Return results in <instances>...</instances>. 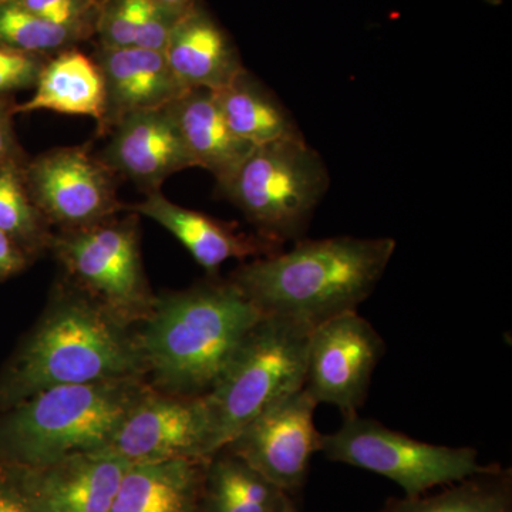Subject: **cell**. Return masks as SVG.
<instances>
[{"label": "cell", "instance_id": "30bf717a", "mask_svg": "<svg viewBox=\"0 0 512 512\" xmlns=\"http://www.w3.org/2000/svg\"><path fill=\"white\" fill-rule=\"evenodd\" d=\"M384 350L382 336L359 312L333 316L312 329L303 389L316 404L357 414Z\"/></svg>", "mask_w": 512, "mask_h": 512}, {"label": "cell", "instance_id": "9a60e30c", "mask_svg": "<svg viewBox=\"0 0 512 512\" xmlns=\"http://www.w3.org/2000/svg\"><path fill=\"white\" fill-rule=\"evenodd\" d=\"M130 466L109 454L83 453L43 467L23 468L37 512H110Z\"/></svg>", "mask_w": 512, "mask_h": 512}, {"label": "cell", "instance_id": "d6a6232c", "mask_svg": "<svg viewBox=\"0 0 512 512\" xmlns=\"http://www.w3.org/2000/svg\"><path fill=\"white\" fill-rule=\"evenodd\" d=\"M148 2L157 6V8L170 10V12L178 13V15H184L192 6L198 3L197 0H148Z\"/></svg>", "mask_w": 512, "mask_h": 512}, {"label": "cell", "instance_id": "5b68a950", "mask_svg": "<svg viewBox=\"0 0 512 512\" xmlns=\"http://www.w3.org/2000/svg\"><path fill=\"white\" fill-rule=\"evenodd\" d=\"M311 326L262 316L204 394L207 456L228 446L269 404L305 386Z\"/></svg>", "mask_w": 512, "mask_h": 512}, {"label": "cell", "instance_id": "d590c367", "mask_svg": "<svg viewBox=\"0 0 512 512\" xmlns=\"http://www.w3.org/2000/svg\"><path fill=\"white\" fill-rule=\"evenodd\" d=\"M6 2H10V0H0V5H2V3H6Z\"/></svg>", "mask_w": 512, "mask_h": 512}, {"label": "cell", "instance_id": "1f68e13d", "mask_svg": "<svg viewBox=\"0 0 512 512\" xmlns=\"http://www.w3.org/2000/svg\"><path fill=\"white\" fill-rule=\"evenodd\" d=\"M29 261V256L8 235L0 231V281L20 274Z\"/></svg>", "mask_w": 512, "mask_h": 512}, {"label": "cell", "instance_id": "4dcf8cb0", "mask_svg": "<svg viewBox=\"0 0 512 512\" xmlns=\"http://www.w3.org/2000/svg\"><path fill=\"white\" fill-rule=\"evenodd\" d=\"M15 100L10 96H0V167L10 161L26 158L16 137Z\"/></svg>", "mask_w": 512, "mask_h": 512}, {"label": "cell", "instance_id": "83f0119b", "mask_svg": "<svg viewBox=\"0 0 512 512\" xmlns=\"http://www.w3.org/2000/svg\"><path fill=\"white\" fill-rule=\"evenodd\" d=\"M49 57L22 52L0 43V96L35 89Z\"/></svg>", "mask_w": 512, "mask_h": 512}, {"label": "cell", "instance_id": "9c48e42d", "mask_svg": "<svg viewBox=\"0 0 512 512\" xmlns=\"http://www.w3.org/2000/svg\"><path fill=\"white\" fill-rule=\"evenodd\" d=\"M23 174L37 210L59 231L99 224L126 208L117 195L116 174L86 146L39 154L26 160Z\"/></svg>", "mask_w": 512, "mask_h": 512}, {"label": "cell", "instance_id": "5bb4252c", "mask_svg": "<svg viewBox=\"0 0 512 512\" xmlns=\"http://www.w3.org/2000/svg\"><path fill=\"white\" fill-rule=\"evenodd\" d=\"M99 66L106 92V110L99 133L111 128L131 114L164 109L187 92L164 53L141 47H99L93 56Z\"/></svg>", "mask_w": 512, "mask_h": 512}, {"label": "cell", "instance_id": "7c38bea8", "mask_svg": "<svg viewBox=\"0 0 512 512\" xmlns=\"http://www.w3.org/2000/svg\"><path fill=\"white\" fill-rule=\"evenodd\" d=\"M208 416L204 399L148 390L128 412L109 446L100 453L127 463L210 460Z\"/></svg>", "mask_w": 512, "mask_h": 512}, {"label": "cell", "instance_id": "277c9868", "mask_svg": "<svg viewBox=\"0 0 512 512\" xmlns=\"http://www.w3.org/2000/svg\"><path fill=\"white\" fill-rule=\"evenodd\" d=\"M148 390L138 377L43 390L0 413V463L37 468L100 453Z\"/></svg>", "mask_w": 512, "mask_h": 512}, {"label": "cell", "instance_id": "6da1fadb", "mask_svg": "<svg viewBox=\"0 0 512 512\" xmlns=\"http://www.w3.org/2000/svg\"><path fill=\"white\" fill-rule=\"evenodd\" d=\"M394 251L393 238L298 239L291 251L242 264L229 281L262 315L315 328L357 311L375 291Z\"/></svg>", "mask_w": 512, "mask_h": 512}, {"label": "cell", "instance_id": "f1b7e54d", "mask_svg": "<svg viewBox=\"0 0 512 512\" xmlns=\"http://www.w3.org/2000/svg\"><path fill=\"white\" fill-rule=\"evenodd\" d=\"M0 512H37L30 497L25 468L0 463Z\"/></svg>", "mask_w": 512, "mask_h": 512}, {"label": "cell", "instance_id": "ba28073f", "mask_svg": "<svg viewBox=\"0 0 512 512\" xmlns=\"http://www.w3.org/2000/svg\"><path fill=\"white\" fill-rule=\"evenodd\" d=\"M319 453L335 463L389 478L406 497H419L494 467L478 463L474 448L423 443L357 414L345 416L335 433L320 436Z\"/></svg>", "mask_w": 512, "mask_h": 512}, {"label": "cell", "instance_id": "484cf974", "mask_svg": "<svg viewBox=\"0 0 512 512\" xmlns=\"http://www.w3.org/2000/svg\"><path fill=\"white\" fill-rule=\"evenodd\" d=\"M150 5L148 0H106L101 3L96 28L100 47L134 46Z\"/></svg>", "mask_w": 512, "mask_h": 512}, {"label": "cell", "instance_id": "44dd1931", "mask_svg": "<svg viewBox=\"0 0 512 512\" xmlns=\"http://www.w3.org/2000/svg\"><path fill=\"white\" fill-rule=\"evenodd\" d=\"M214 93L228 127L249 146L302 136L291 111L247 69Z\"/></svg>", "mask_w": 512, "mask_h": 512}, {"label": "cell", "instance_id": "2e32d148", "mask_svg": "<svg viewBox=\"0 0 512 512\" xmlns=\"http://www.w3.org/2000/svg\"><path fill=\"white\" fill-rule=\"evenodd\" d=\"M124 210L151 218L171 232L210 275L217 274L229 259L261 258L282 248L258 234H244L235 225L180 207L161 191L150 192L146 200L130 207L126 205Z\"/></svg>", "mask_w": 512, "mask_h": 512}, {"label": "cell", "instance_id": "d6986e66", "mask_svg": "<svg viewBox=\"0 0 512 512\" xmlns=\"http://www.w3.org/2000/svg\"><path fill=\"white\" fill-rule=\"evenodd\" d=\"M208 460L131 464L110 512H200Z\"/></svg>", "mask_w": 512, "mask_h": 512}, {"label": "cell", "instance_id": "52a82bcc", "mask_svg": "<svg viewBox=\"0 0 512 512\" xmlns=\"http://www.w3.org/2000/svg\"><path fill=\"white\" fill-rule=\"evenodd\" d=\"M140 215H119L89 227L53 234L49 249L76 288L110 315L130 325L146 319L154 296L140 252Z\"/></svg>", "mask_w": 512, "mask_h": 512}, {"label": "cell", "instance_id": "603a6c76", "mask_svg": "<svg viewBox=\"0 0 512 512\" xmlns=\"http://www.w3.org/2000/svg\"><path fill=\"white\" fill-rule=\"evenodd\" d=\"M380 512H512V474L500 466L441 493L390 498Z\"/></svg>", "mask_w": 512, "mask_h": 512}, {"label": "cell", "instance_id": "4fadbf2b", "mask_svg": "<svg viewBox=\"0 0 512 512\" xmlns=\"http://www.w3.org/2000/svg\"><path fill=\"white\" fill-rule=\"evenodd\" d=\"M109 134L100 160L147 194L160 191L171 175L195 167L167 107L131 114Z\"/></svg>", "mask_w": 512, "mask_h": 512}, {"label": "cell", "instance_id": "836d02e7", "mask_svg": "<svg viewBox=\"0 0 512 512\" xmlns=\"http://www.w3.org/2000/svg\"><path fill=\"white\" fill-rule=\"evenodd\" d=\"M279 512H299V511H298V508H296V505H295V503H293L292 498H291V500H289L288 503H286L285 507L282 508V510Z\"/></svg>", "mask_w": 512, "mask_h": 512}, {"label": "cell", "instance_id": "ffe728a7", "mask_svg": "<svg viewBox=\"0 0 512 512\" xmlns=\"http://www.w3.org/2000/svg\"><path fill=\"white\" fill-rule=\"evenodd\" d=\"M39 110L90 117L99 126L106 110V92L96 60L73 47L49 57L32 99L16 104L15 109L16 114Z\"/></svg>", "mask_w": 512, "mask_h": 512}, {"label": "cell", "instance_id": "cb8c5ba5", "mask_svg": "<svg viewBox=\"0 0 512 512\" xmlns=\"http://www.w3.org/2000/svg\"><path fill=\"white\" fill-rule=\"evenodd\" d=\"M26 160L10 161L0 167V231L32 258L49 249L53 232L26 187Z\"/></svg>", "mask_w": 512, "mask_h": 512}, {"label": "cell", "instance_id": "e575fe53", "mask_svg": "<svg viewBox=\"0 0 512 512\" xmlns=\"http://www.w3.org/2000/svg\"><path fill=\"white\" fill-rule=\"evenodd\" d=\"M488 3H491V5H500L501 0H487Z\"/></svg>", "mask_w": 512, "mask_h": 512}, {"label": "cell", "instance_id": "3957f363", "mask_svg": "<svg viewBox=\"0 0 512 512\" xmlns=\"http://www.w3.org/2000/svg\"><path fill=\"white\" fill-rule=\"evenodd\" d=\"M143 372L126 325L84 293L60 292L0 376V413L52 387Z\"/></svg>", "mask_w": 512, "mask_h": 512}, {"label": "cell", "instance_id": "d4e9b609", "mask_svg": "<svg viewBox=\"0 0 512 512\" xmlns=\"http://www.w3.org/2000/svg\"><path fill=\"white\" fill-rule=\"evenodd\" d=\"M83 39L72 29L39 18L15 0L0 5V43L3 45L33 55L50 56L72 49Z\"/></svg>", "mask_w": 512, "mask_h": 512}, {"label": "cell", "instance_id": "ac0fdd59", "mask_svg": "<svg viewBox=\"0 0 512 512\" xmlns=\"http://www.w3.org/2000/svg\"><path fill=\"white\" fill-rule=\"evenodd\" d=\"M167 110L195 167L210 171L218 188L224 187L254 147L232 133L215 93L205 89L187 90L168 104Z\"/></svg>", "mask_w": 512, "mask_h": 512}, {"label": "cell", "instance_id": "4316f807", "mask_svg": "<svg viewBox=\"0 0 512 512\" xmlns=\"http://www.w3.org/2000/svg\"><path fill=\"white\" fill-rule=\"evenodd\" d=\"M39 18L64 26L84 39L96 33L101 2L99 0H15Z\"/></svg>", "mask_w": 512, "mask_h": 512}, {"label": "cell", "instance_id": "7a4b0ae2", "mask_svg": "<svg viewBox=\"0 0 512 512\" xmlns=\"http://www.w3.org/2000/svg\"><path fill=\"white\" fill-rule=\"evenodd\" d=\"M262 316L229 279L168 293L136 339L141 363L165 393L204 396Z\"/></svg>", "mask_w": 512, "mask_h": 512}, {"label": "cell", "instance_id": "f546056e", "mask_svg": "<svg viewBox=\"0 0 512 512\" xmlns=\"http://www.w3.org/2000/svg\"><path fill=\"white\" fill-rule=\"evenodd\" d=\"M181 16L183 15L150 5L134 46L164 53L175 23L180 20Z\"/></svg>", "mask_w": 512, "mask_h": 512}, {"label": "cell", "instance_id": "e0dca14e", "mask_svg": "<svg viewBox=\"0 0 512 512\" xmlns=\"http://www.w3.org/2000/svg\"><path fill=\"white\" fill-rule=\"evenodd\" d=\"M164 56L185 90L218 92L245 69L237 47L200 3L175 23Z\"/></svg>", "mask_w": 512, "mask_h": 512}, {"label": "cell", "instance_id": "8fae6325", "mask_svg": "<svg viewBox=\"0 0 512 512\" xmlns=\"http://www.w3.org/2000/svg\"><path fill=\"white\" fill-rule=\"evenodd\" d=\"M318 404L305 389L286 394L239 431L222 450L254 468L286 494L301 490L313 454L319 453Z\"/></svg>", "mask_w": 512, "mask_h": 512}, {"label": "cell", "instance_id": "8992f818", "mask_svg": "<svg viewBox=\"0 0 512 512\" xmlns=\"http://www.w3.org/2000/svg\"><path fill=\"white\" fill-rule=\"evenodd\" d=\"M330 183L328 168L303 136L254 147L224 187L266 241L301 239Z\"/></svg>", "mask_w": 512, "mask_h": 512}, {"label": "cell", "instance_id": "7402d4cb", "mask_svg": "<svg viewBox=\"0 0 512 512\" xmlns=\"http://www.w3.org/2000/svg\"><path fill=\"white\" fill-rule=\"evenodd\" d=\"M289 500L291 495L228 451L208 460L200 512H279Z\"/></svg>", "mask_w": 512, "mask_h": 512}]
</instances>
